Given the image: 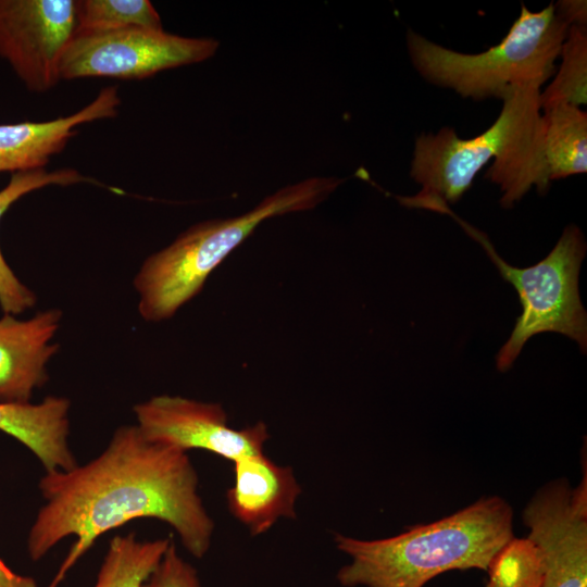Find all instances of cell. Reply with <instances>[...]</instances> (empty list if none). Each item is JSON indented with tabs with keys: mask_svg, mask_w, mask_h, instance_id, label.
<instances>
[{
	"mask_svg": "<svg viewBox=\"0 0 587 587\" xmlns=\"http://www.w3.org/2000/svg\"><path fill=\"white\" fill-rule=\"evenodd\" d=\"M198 486L186 451L148 439L136 424L122 425L95 459L40 478L43 504L28 533V555L38 561L64 538H75L48 586L58 587L100 536L150 517L168 524L183 547L201 559L211 547L215 524Z\"/></svg>",
	"mask_w": 587,
	"mask_h": 587,
	"instance_id": "cell-1",
	"label": "cell"
},
{
	"mask_svg": "<svg viewBox=\"0 0 587 587\" xmlns=\"http://www.w3.org/2000/svg\"><path fill=\"white\" fill-rule=\"evenodd\" d=\"M540 92L537 86L511 88L500 99L497 120L473 138H460L451 127L420 135L410 175L421 190L401 202L444 213L491 160L486 177L500 187L502 207H513L532 187L545 195L551 180L545 159Z\"/></svg>",
	"mask_w": 587,
	"mask_h": 587,
	"instance_id": "cell-2",
	"label": "cell"
},
{
	"mask_svg": "<svg viewBox=\"0 0 587 587\" xmlns=\"http://www.w3.org/2000/svg\"><path fill=\"white\" fill-rule=\"evenodd\" d=\"M513 517L511 504L494 495L388 538L364 540L336 533L337 549L350 557L337 580L344 587H423L450 570L486 571L514 537Z\"/></svg>",
	"mask_w": 587,
	"mask_h": 587,
	"instance_id": "cell-3",
	"label": "cell"
},
{
	"mask_svg": "<svg viewBox=\"0 0 587 587\" xmlns=\"http://www.w3.org/2000/svg\"><path fill=\"white\" fill-rule=\"evenodd\" d=\"M342 182L338 177L307 178L280 188L242 215L204 221L179 234L171 245L149 255L134 277L141 319L159 323L173 317L263 221L313 209Z\"/></svg>",
	"mask_w": 587,
	"mask_h": 587,
	"instance_id": "cell-4",
	"label": "cell"
},
{
	"mask_svg": "<svg viewBox=\"0 0 587 587\" xmlns=\"http://www.w3.org/2000/svg\"><path fill=\"white\" fill-rule=\"evenodd\" d=\"M569 26L553 3L538 12L524 4L507 36L479 53L458 52L408 32L413 66L427 82L476 101L501 99L517 86H541L554 75Z\"/></svg>",
	"mask_w": 587,
	"mask_h": 587,
	"instance_id": "cell-5",
	"label": "cell"
},
{
	"mask_svg": "<svg viewBox=\"0 0 587 587\" xmlns=\"http://www.w3.org/2000/svg\"><path fill=\"white\" fill-rule=\"evenodd\" d=\"M465 229L482 243L501 276L516 289L522 315L496 357L500 372L508 371L525 342L544 332L560 333L587 348V316L578 290L580 264L586 253L583 233L567 226L551 252L537 264L519 268L504 262L489 240L469 225Z\"/></svg>",
	"mask_w": 587,
	"mask_h": 587,
	"instance_id": "cell-6",
	"label": "cell"
},
{
	"mask_svg": "<svg viewBox=\"0 0 587 587\" xmlns=\"http://www.w3.org/2000/svg\"><path fill=\"white\" fill-rule=\"evenodd\" d=\"M217 48L213 38L183 37L163 29H77L62 57L60 79H142L208 60Z\"/></svg>",
	"mask_w": 587,
	"mask_h": 587,
	"instance_id": "cell-7",
	"label": "cell"
},
{
	"mask_svg": "<svg viewBox=\"0 0 587 587\" xmlns=\"http://www.w3.org/2000/svg\"><path fill=\"white\" fill-rule=\"evenodd\" d=\"M76 30V1L0 0V57L32 92L61 80V60Z\"/></svg>",
	"mask_w": 587,
	"mask_h": 587,
	"instance_id": "cell-8",
	"label": "cell"
},
{
	"mask_svg": "<svg viewBox=\"0 0 587 587\" xmlns=\"http://www.w3.org/2000/svg\"><path fill=\"white\" fill-rule=\"evenodd\" d=\"M522 522L545 559L542 587H587V471L576 486L566 477L540 486Z\"/></svg>",
	"mask_w": 587,
	"mask_h": 587,
	"instance_id": "cell-9",
	"label": "cell"
},
{
	"mask_svg": "<svg viewBox=\"0 0 587 587\" xmlns=\"http://www.w3.org/2000/svg\"><path fill=\"white\" fill-rule=\"evenodd\" d=\"M133 411L137 427L148 439L186 452L202 449L232 462L264 453L270 438L263 422L241 429L230 427L226 411L215 402L160 395L135 404Z\"/></svg>",
	"mask_w": 587,
	"mask_h": 587,
	"instance_id": "cell-10",
	"label": "cell"
},
{
	"mask_svg": "<svg viewBox=\"0 0 587 587\" xmlns=\"http://www.w3.org/2000/svg\"><path fill=\"white\" fill-rule=\"evenodd\" d=\"M62 321L60 309H47L29 319L0 317V402L29 403L48 380L47 365L58 352L53 341Z\"/></svg>",
	"mask_w": 587,
	"mask_h": 587,
	"instance_id": "cell-11",
	"label": "cell"
},
{
	"mask_svg": "<svg viewBox=\"0 0 587 587\" xmlns=\"http://www.w3.org/2000/svg\"><path fill=\"white\" fill-rule=\"evenodd\" d=\"M234 463L235 482L227 491L230 514L252 536L270 530L280 519H296L302 492L294 470L274 463L264 453Z\"/></svg>",
	"mask_w": 587,
	"mask_h": 587,
	"instance_id": "cell-12",
	"label": "cell"
},
{
	"mask_svg": "<svg viewBox=\"0 0 587 587\" xmlns=\"http://www.w3.org/2000/svg\"><path fill=\"white\" fill-rule=\"evenodd\" d=\"M121 105L117 86L102 88L77 112L45 122L0 124V173L45 168L85 123L115 117Z\"/></svg>",
	"mask_w": 587,
	"mask_h": 587,
	"instance_id": "cell-13",
	"label": "cell"
},
{
	"mask_svg": "<svg viewBox=\"0 0 587 587\" xmlns=\"http://www.w3.org/2000/svg\"><path fill=\"white\" fill-rule=\"evenodd\" d=\"M71 402L48 396L39 403L0 402V430L29 449L46 472L68 471L78 465L70 447Z\"/></svg>",
	"mask_w": 587,
	"mask_h": 587,
	"instance_id": "cell-14",
	"label": "cell"
},
{
	"mask_svg": "<svg viewBox=\"0 0 587 587\" xmlns=\"http://www.w3.org/2000/svg\"><path fill=\"white\" fill-rule=\"evenodd\" d=\"M96 183L74 168H59L13 173L8 185L0 190V221L8 209L25 195L49 185L68 186ZM36 295L24 285L7 263L0 248V308L5 314L18 315L36 304Z\"/></svg>",
	"mask_w": 587,
	"mask_h": 587,
	"instance_id": "cell-15",
	"label": "cell"
},
{
	"mask_svg": "<svg viewBox=\"0 0 587 587\" xmlns=\"http://www.w3.org/2000/svg\"><path fill=\"white\" fill-rule=\"evenodd\" d=\"M544 149L550 180L587 171V113L557 104L542 110Z\"/></svg>",
	"mask_w": 587,
	"mask_h": 587,
	"instance_id": "cell-16",
	"label": "cell"
},
{
	"mask_svg": "<svg viewBox=\"0 0 587 587\" xmlns=\"http://www.w3.org/2000/svg\"><path fill=\"white\" fill-rule=\"evenodd\" d=\"M172 540L171 537L139 540L135 533L114 536L92 587H141Z\"/></svg>",
	"mask_w": 587,
	"mask_h": 587,
	"instance_id": "cell-17",
	"label": "cell"
},
{
	"mask_svg": "<svg viewBox=\"0 0 587 587\" xmlns=\"http://www.w3.org/2000/svg\"><path fill=\"white\" fill-rule=\"evenodd\" d=\"M561 64L550 85L540 92L541 111L557 104L582 107L587 102V26L573 25L560 52Z\"/></svg>",
	"mask_w": 587,
	"mask_h": 587,
	"instance_id": "cell-18",
	"label": "cell"
},
{
	"mask_svg": "<svg viewBox=\"0 0 587 587\" xmlns=\"http://www.w3.org/2000/svg\"><path fill=\"white\" fill-rule=\"evenodd\" d=\"M486 571V587H542L546 564L530 538L514 536L492 557Z\"/></svg>",
	"mask_w": 587,
	"mask_h": 587,
	"instance_id": "cell-19",
	"label": "cell"
},
{
	"mask_svg": "<svg viewBox=\"0 0 587 587\" xmlns=\"http://www.w3.org/2000/svg\"><path fill=\"white\" fill-rule=\"evenodd\" d=\"M76 20L77 29H163L159 13L148 0H79Z\"/></svg>",
	"mask_w": 587,
	"mask_h": 587,
	"instance_id": "cell-20",
	"label": "cell"
},
{
	"mask_svg": "<svg viewBox=\"0 0 587 587\" xmlns=\"http://www.w3.org/2000/svg\"><path fill=\"white\" fill-rule=\"evenodd\" d=\"M141 587H204L197 570L187 562L174 540Z\"/></svg>",
	"mask_w": 587,
	"mask_h": 587,
	"instance_id": "cell-21",
	"label": "cell"
},
{
	"mask_svg": "<svg viewBox=\"0 0 587 587\" xmlns=\"http://www.w3.org/2000/svg\"><path fill=\"white\" fill-rule=\"evenodd\" d=\"M554 5L559 17L570 27L587 26V2L584 0H561Z\"/></svg>",
	"mask_w": 587,
	"mask_h": 587,
	"instance_id": "cell-22",
	"label": "cell"
},
{
	"mask_svg": "<svg viewBox=\"0 0 587 587\" xmlns=\"http://www.w3.org/2000/svg\"><path fill=\"white\" fill-rule=\"evenodd\" d=\"M0 587H37V585L32 577L13 572L0 559Z\"/></svg>",
	"mask_w": 587,
	"mask_h": 587,
	"instance_id": "cell-23",
	"label": "cell"
}]
</instances>
